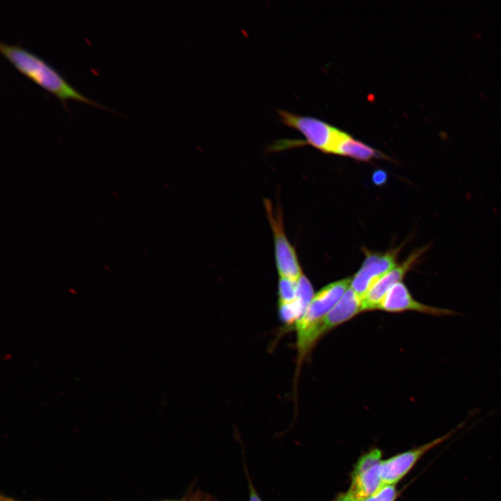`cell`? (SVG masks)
Returning a JSON list of instances; mask_svg holds the SVG:
<instances>
[{"label":"cell","instance_id":"1","mask_svg":"<svg viewBox=\"0 0 501 501\" xmlns=\"http://www.w3.org/2000/svg\"><path fill=\"white\" fill-rule=\"evenodd\" d=\"M0 52L20 73L58 98L66 110L71 99L111 111L75 90L53 67L20 45L1 42Z\"/></svg>","mask_w":501,"mask_h":501},{"label":"cell","instance_id":"2","mask_svg":"<svg viewBox=\"0 0 501 501\" xmlns=\"http://www.w3.org/2000/svg\"><path fill=\"white\" fill-rule=\"evenodd\" d=\"M351 278H344L327 285L314 295L303 316L296 321L297 369L322 336L324 319L347 290Z\"/></svg>","mask_w":501,"mask_h":501},{"label":"cell","instance_id":"3","mask_svg":"<svg viewBox=\"0 0 501 501\" xmlns=\"http://www.w3.org/2000/svg\"><path fill=\"white\" fill-rule=\"evenodd\" d=\"M381 456V451L374 448L360 457L351 472L349 488L337 495L334 501H363L379 490L382 486Z\"/></svg>","mask_w":501,"mask_h":501},{"label":"cell","instance_id":"4","mask_svg":"<svg viewBox=\"0 0 501 501\" xmlns=\"http://www.w3.org/2000/svg\"><path fill=\"white\" fill-rule=\"evenodd\" d=\"M280 120L285 125L299 131L307 143L318 150L333 154L342 130L319 118L276 109Z\"/></svg>","mask_w":501,"mask_h":501},{"label":"cell","instance_id":"5","mask_svg":"<svg viewBox=\"0 0 501 501\" xmlns=\"http://www.w3.org/2000/svg\"><path fill=\"white\" fill-rule=\"evenodd\" d=\"M264 205L271 226L274 243L276 265L279 277L297 280L302 275L296 252L288 241L284 229L283 214L279 207L275 210L269 199Z\"/></svg>","mask_w":501,"mask_h":501},{"label":"cell","instance_id":"6","mask_svg":"<svg viewBox=\"0 0 501 501\" xmlns=\"http://www.w3.org/2000/svg\"><path fill=\"white\" fill-rule=\"evenodd\" d=\"M453 432L454 431H452L418 447L382 461L380 466L382 486L396 484L413 468L424 454L449 438Z\"/></svg>","mask_w":501,"mask_h":501},{"label":"cell","instance_id":"7","mask_svg":"<svg viewBox=\"0 0 501 501\" xmlns=\"http://www.w3.org/2000/svg\"><path fill=\"white\" fill-rule=\"evenodd\" d=\"M397 251L369 253L351 280V288L362 299L371 287L396 267Z\"/></svg>","mask_w":501,"mask_h":501},{"label":"cell","instance_id":"8","mask_svg":"<svg viewBox=\"0 0 501 501\" xmlns=\"http://www.w3.org/2000/svg\"><path fill=\"white\" fill-rule=\"evenodd\" d=\"M427 248L428 246H424L413 251L404 262L397 267L396 266L375 283L361 299L362 310L378 309L388 292L394 285L401 282L406 273L418 262Z\"/></svg>","mask_w":501,"mask_h":501},{"label":"cell","instance_id":"9","mask_svg":"<svg viewBox=\"0 0 501 501\" xmlns=\"http://www.w3.org/2000/svg\"><path fill=\"white\" fill-rule=\"evenodd\" d=\"M378 309L390 312L415 311L436 317L456 315L454 310L434 307L418 301L413 299L402 282L398 283L388 292Z\"/></svg>","mask_w":501,"mask_h":501},{"label":"cell","instance_id":"10","mask_svg":"<svg viewBox=\"0 0 501 501\" xmlns=\"http://www.w3.org/2000/svg\"><path fill=\"white\" fill-rule=\"evenodd\" d=\"M314 295L310 282L302 274L297 280L296 298L292 302L278 304V316L282 323L287 327L294 326L304 314Z\"/></svg>","mask_w":501,"mask_h":501},{"label":"cell","instance_id":"11","mask_svg":"<svg viewBox=\"0 0 501 501\" xmlns=\"http://www.w3.org/2000/svg\"><path fill=\"white\" fill-rule=\"evenodd\" d=\"M361 299L351 288L347 289L326 316L322 327V335L362 312Z\"/></svg>","mask_w":501,"mask_h":501},{"label":"cell","instance_id":"12","mask_svg":"<svg viewBox=\"0 0 501 501\" xmlns=\"http://www.w3.org/2000/svg\"><path fill=\"white\" fill-rule=\"evenodd\" d=\"M333 154L349 157L363 161L384 157L379 151L354 138L344 131L335 146Z\"/></svg>","mask_w":501,"mask_h":501},{"label":"cell","instance_id":"13","mask_svg":"<svg viewBox=\"0 0 501 501\" xmlns=\"http://www.w3.org/2000/svg\"><path fill=\"white\" fill-rule=\"evenodd\" d=\"M297 280L279 277L278 285V304L293 301L296 298Z\"/></svg>","mask_w":501,"mask_h":501},{"label":"cell","instance_id":"14","mask_svg":"<svg viewBox=\"0 0 501 501\" xmlns=\"http://www.w3.org/2000/svg\"><path fill=\"white\" fill-rule=\"evenodd\" d=\"M397 490L395 484L382 486L374 493L363 501H395Z\"/></svg>","mask_w":501,"mask_h":501},{"label":"cell","instance_id":"15","mask_svg":"<svg viewBox=\"0 0 501 501\" xmlns=\"http://www.w3.org/2000/svg\"><path fill=\"white\" fill-rule=\"evenodd\" d=\"M372 178L376 184H382L385 182L387 176L384 171L379 170L374 172Z\"/></svg>","mask_w":501,"mask_h":501},{"label":"cell","instance_id":"16","mask_svg":"<svg viewBox=\"0 0 501 501\" xmlns=\"http://www.w3.org/2000/svg\"><path fill=\"white\" fill-rule=\"evenodd\" d=\"M249 482V492H250V496H249V501H262L260 496L258 495L257 491H255L254 486H253L251 482L250 479H248Z\"/></svg>","mask_w":501,"mask_h":501}]
</instances>
